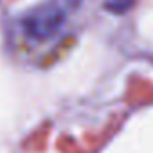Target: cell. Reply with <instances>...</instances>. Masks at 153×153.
<instances>
[{"label": "cell", "mask_w": 153, "mask_h": 153, "mask_svg": "<svg viewBox=\"0 0 153 153\" xmlns=\"http://www.w3.org/2000/svg\"><path fill=\"white\" fill-rule=\"evenodd\" d=\"M133 0H108L106 2V9L112 13H124L131 7Z\"/></svg>", "instance_id": "2"}, {"label": "cell", "mask_w": 153, "mask_h": 153, "mask_svg": "<svg viewBox=\"0 0 153 153\" xmlns=\"http://www.w3.org/2000/svg\"><path fill=\"white\" fill-rule=\"evenodd\" d=\"M81 2H83V0H65V4H67L68 7H78Z\"/></svg>", "instance_id": "3"}, {"label": "cell", "mask_w": 153, "mask_h": 153, "mask_svg": "<svg viewBox=\"0 0 153 153\" xmlns=\"http://www.w3.org/2000/svg\"><path fill=\"white\" fill-rule=\"evenodd\" d=\"M65 20H67V11L59 4L49 2L27 11L22 16L20 25L27 38L34 42H47L52 40L63 29Z\"/></svg>", "instance_id": "1"}]
</instances>
